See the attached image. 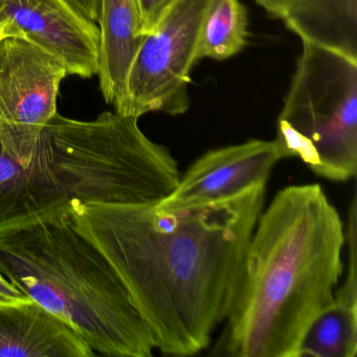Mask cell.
Returning a JSON list of instances; mask_svg holds the SVG:
<instances>
[{
    "instance_id": "6",
    "label": "cell",
    "mask_w": 357,
    "mask_h": 357,
    "mask_svg": "<svg viewBox=\"0 0 357 357\" xmlns=\"http://www.w3.org/2000/svg\"><path fill=\"white\" fill-rule=\"evenodd\" d=\"M216 0H175L139 45L127 75L116 114L139 119L169 116L190 107L189 85L202 24Z\"/></svg>"
},
{
    "instance_id": "15",
    "label": "cell",
    "mask_w": 357,
    "mask_h": 357,
    "mask_svg": "<svg viewBox=\"0 0 357 357\" xmlns=\"http://www.w3.org/2000/svg\"><path fill=\"white\" fill-rule=\"evenodd\" d=\"M175 0H135L139 12V34L145 37L155 28Z\"/></svg>"
},
{
    "instance_id": "1",
    "label": "cell",
    "mask_w": 357,
    "mask_h": 357,
    "mask_svg": "<svg viewBox=\"0 0 357 357\" xmlns=\"http://www.w3.org/2000/svg\"><path fill=\"white\" fill-rule=\"evenodd\" d=\"M265 193L261 183L174 210L73 200L70 216L122 280L154 348L192 356L210 346L229 317Z\"/></svg>"
},
{
    "instance_id": "17",
    "label": "cell",
    "mask_w": 357,
    "mask_h": 357,
    "mask_svg": "<svg viewBox=\"0 0 357 357\" xmlns=\"http://www.w3.org/2000/svg\"><path fill=\"white\" fill-rule=\"evenodd\" d=\"M255 1L260 7H262L269 15L282 20L284 14L286 13L294 0H255Z\"/></svg>"
},
{
    "instance_id": "7",
    "label": "cell",
    "mask_w": 357,
    "mask_h": 357,
    "mask_svg": "<svg viewBox=\"0 0 357 357\" xmlns=\"http://www.w3.org/2000/svg\"><path fill=\"white\" fill-rule=\"evenodd\" d=\"M82 194V179L63 146L55 160L26 169L0 143V234L60 216Z\"/></svg>"
},
{
    "instance_id": "4",
    "label": "cell",
    "mask_w": 357,
    "mask_h": 357,
    "mask_svg": "<svg viewBox=\"0 0 357 357\" xmlns=\"http://www.w3.org/2000/svg\"><path fill=\"white\" fill-rule=\"evenodd\" d=\"M275 141L284 158H300L317 176L336 183L354 178L357 61L303 43Z\"/></svg>"
},
{
    "instance_id": "3",
    "label": "cell",
    "mask_w": 357,
    "mask_h": 357,
    "mask_svg": "<svg viewBox=\"0 0 357 357\" xmlns=\"http://www.w3.org/2000/svg\"><path fill=\"white\" fill-rule=\"evenodd\" d=\"M0 273L75 328L96 354L151 357V334L107 259L60 216L0 234Z\"/></svg>"
},
{
    "instance_id": "13",
    "label": "cell",
    "mask_w": 357,
    "mask_h": 357,
    "mask_svg": "<svg viewBox=\"0 0 357 357\" xmlns=\"http://www.w3.org/2000/svg\"><path fill=\"white\" fill-rule=\"evenodd\" d=\"M357 302L334 296V301L309 326L296 357H355Z\"/></svg>"
},
{
    "instance_id": "2",
    "label": "cell",
    "mask_w": 357,
    "mask_h": 357,
    "mask_svg": "<svg viewBox=\"0 0 357 357\" xmlns=\"http://www.w3.org/2000/svg\"><path fill=\"white\" fill-rule=\"evenodd\" d=\"M344 223L317 183L280 190L250 238L227 327L213 354L296 357L344 273Z\"/></svg>"
},
{
    "instance_id": "19",
    "label": "cell",
    "mask_w": 357,
    "mask_h": 357,
    "mask_svg": "<svg viewBox=\"0 0 357 357\" xmlns=\"http://www.w3.org/2000/svg\"><path fill=\"white\" fill-rule=\"evenodd\" d=\"M18 36L24 38V35L22 34L17 26L10 22V20H6V22H0V40L7 38V37Z\"/></svg>"
},
{
    "instance_id": "10",
    "label": "cell",
    "mask_w": 357,
    "mask_h": 357,
    "mask_svg": "<svg viewBox=\"0 0 357 357\" xmlns=\"http://www.w3.org/2000/svg\"><path fill=\"white\" fill-rule=\"evenodd\" d=\"M95 355L73 326L32 298L0 304V357Z\"/></svg>"
},
{
    "instance_id": "14",
    "label": "cell",
    "mask_w": 357,
    "mask_h": 357,
    "mask_svg": "<svg viewBox=\"0 0 357 357\" xmlns=\"http://www.w3.org/2000/svg\"><path fill=\"white\" fill-rule=\"evenodd\" d=\"M248 17L239 0H216L202 24L196 60L229 59L248 45Z\"/></svg>"
},
{
    "instance_id": "12",
    "label": "cell",
    "mask_w": 357,
    "mask_h": 357,
    "mask_svg": "<svg viewBox=\"0 0 357 357\" xmlns=\"http://www.w3.org/2000/svg\"><path fill=\"white\" fill-rule=\"evenodd\" d=\"M282 20L302 43L357 61V0H294Z\"/></svg>"
},
{
    "instance_id": "8",
    "label": "cell",
    "mask_w": 357,
    "mask_h": 357,
    "mask_svg": "<svg viewBox=\"0 0 357 357\" xmlns=\"http://www.w3.org/2000/svg\"><path fill=\"white\" fill-rule=\"evenodd\" d=\"M281 160L284 155L275 139H250L210 150L181 175L176 188L155 206L174 210L231 197L252 185L267 183L273 167Z\"/></svg>"
},
{
    "instance_id": "16",
    "label": "cell",
    "mask_w": 357,
    "mask_h": 357,
    "mask_svg": "<svg viewBox=\"0 0 357 357\" xmlns=\"http://www.w3.org/2000/svg\"><path fill=\"white\" fill-rule=\"evenodd\" d=\"M28 296L0 273V304H13L29 300Z\"/></svg>"
},
{
    "instance_id": "9",
    "label": "cell",
    "mask_w": 357,
    "mask_h": 357,
    "mask_svg": "<svg viewBox=\"0 0 357 357\" xmlns=\"http://www.w3.org/2000/svg\"><path fill=\"white\" fill-rule=\"evenodd\" d=\"M0 20L13 22L24 38L59 58L68 75H98L99 26L68 0H0Z\"/></svg>"
},
{
    "instance_id": "5",
    "label": "cell",
    "mask_w": 357,
    "mask_h": 357,
    "mask_svg": "<svg viewBox=\"0 0 357 357\" xmlns=\"http://www.w3.org/2000/svg\"><path fill=\"white\" fill-rule=\"evenodd\" d=\"M68 76L63 62L36 43L18 36L0 40V143L24 168L57 155L43 131L57 114Z\"/></svg>"
},
{
    "instance_id": "11",
    "label": "cell",
    "mask_w": 357,
    "mask_h": 357,
    "mask_svg": "<svg viewBox=\"0 0 357 357\" xmlns=\"http://www.w3.org/2000/svg\"><path fill=\"white\" fill-rule=\"evenodd\" d=\"M100 30V89L106 103L116 106L124 95L127 75L145 37L139 34L135 0H98Z\"/></svg>"
},
{
    "instance_id": "18",
    "label": "cell",
    "mask_w": 357,
    "mask_h": 357,
    "mask_svg": "<svg viewBox=\"0 0 357 357\" xmlns=\"http://www.w3.org/2000/svg\"><path fill=\"white\" fill-rule=\"evenodd\" d=\"M85 18L97 24L98 0H68Z\"/></svg>"
}]
</instances>
